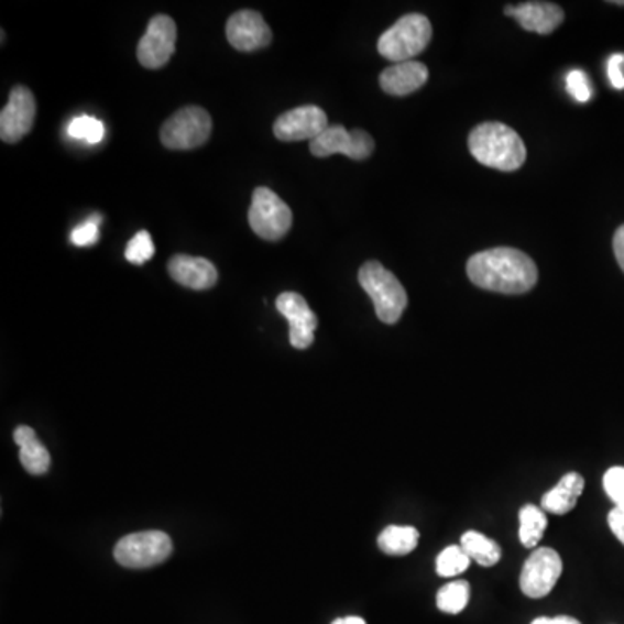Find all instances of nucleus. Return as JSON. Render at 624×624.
Returning <instances> with one entry per match:
<instances>
[{"instance_id": "nucleus-1", "label": "nucleus", "mask_w": 624, "mask_h": 624, "mask_svg": "<svg viewBox=\"0 0 624 624\" xmlns=\"http://www.w3.org/2000/svg\"><path fill=\"white\" fill-rule=\"evenodd\" d=\"M470 282L482 291L505 295H523L538 283L535 261L511 247L484 250L467 262Z\"/></svg>"}, {"instance_id": "nucleus-2", "label": "nucleus", "mask_w": 624, "mask_h": 624, "mask_svg": "<svg viewBox=\"0 0 624 624\" xmlns=\"http://www.w3.org/2000/svg\"><path fill=\"white\" fill-rule=\"evenodd\" d=\"M473 158L485 167L515 172L526 164L527 152L523 138L502 122H484L469 135Z\"/></svg>"}, {"instance_id": "nucleus-3", "label": "nucleus", "mask_w": 624, "mask_h": 624, "mask_svg": "<svg viewBox=\"0 0 624 624\" xmlns=\"http://www.w3.org/2000/svg\"><path fill=\"white\" fill-rule=\"evenodd\" d=\"M358 280L363 291L372 298L380 321L396 325L408 306V294L399 280L376 261L361 265Z\"/></svg>"}, {"instance_id": "nucleus-4", "label": "nucleus", "mask_w": 624, "mask_h": 624, "mask_svg": "<svg viewBox=\"0 0 624 624\" xmlns=\"http://www.w3.org/2000/svg\"><path fill=\"white\" fill-rule=\"evenodd\" d=\"M433 39V25L424 14L412 13L397 20L379 39V53L392 63L413 62Z\"/></svg>"}, {"instance_id": "nucleus-5", "label": "nucleus", "mask_w": 624, "mask_h": 624, "mask_svg": "<svg viewBox=\"0 0 624 624\" xmlns=\"http://www.w3.org/2000/svg\"><path fill=\"white\" fill-rule=\"evenodd\" d=\"M294 216L285 201L270 188H255L249 210L253 233L265 241H280L291 231Z\"/></svg>"}, {"instance_id": "nucleus-6", "label": "nucleus", "mask_w": 624, "mask_h": 624, "mask_svg": "<svg viewBox=\"0 0 624 624\" xmlns=\"http://www.w3.org/2000/svg\"><path fill=\"white\" fill-rule=\"evenodd\" d=\"M172 539L162 530H143L127 535L114 547V560L129 569H146L171 557Z\"/></svg>"}, {"instance_id": "nucleus-7", "label": "nucleus", "mask_w": 624, "mask_h": 624, "mask_svg": "<svg viewBox=\"0 0 624 624\" xmlns=\"http://www.w3.org/2000/svg\"><path fill=\"white\" fill-rule=\"evenodd\" d=\"M212 134V119L200 107H188L172 114L160 131V139L168 150H195L204 146Z\"/></svg>"}, {"instance_id": "nucleus-8", "label": "nucleus", "mask_w": 624, "mask_h": 624, "mask_svg": "<svg viewBox=\"0 0 624 624\" xmlns=\"http://www.w3.org/2000/svg\"><path fill=\"white\" fill-rule=\"evenodd\" d=\"M310 153L318 158H327L335 153H342L351 160L370 158L375 152V141L372 135L361 129L347 131L342 125H330L327 131L310 141Z\"/></svg>"}, {"instance_id": "nucleus-9", "label": "nucleus", "mask_w": 624, "mask_h": 624, "mask_svg": "<svg viewBox=\"0 0 624 624\" xmlns=\"http://www.w3.org/2000/svg\"><path fill=\"white\" fill-rule=\"evenodd\" d=\"M176 21L165 14L152 18L146 33L139 41L138 59L144 68H164L176 53Z\"/></svg>"}, {"instance_id": "nucleus-10", "label": "nucleus", "mask_w": 624, "mask_h": 624, "mask_svg": "<svg viewBox=\"0 0 624 624\" xmlns=\"http://www.w3.org/2000/svg\"><path fill=\"white\" fill-rule=\"evenodd\" d=\"M562 569V559L554 548H536L521 572V590L529 599H543L554 590Z\"/></svg>"}, {"instance_id": "nucleus-11", "label": "nucleus", "mask_w": 624, "mask_h": 624, "mask_svg": "<svg viewBox=\"0 0 624 624\" xmlns=\"http://www.w3.org/2000/svg\"><path fill=\"white\" fill-rule=\"evenodd\" d=\"M37 114V102L32 90L17 86L11 90L8 105L0 113V138L4 143L14 144L32 131Z\"/></svg>"}, {"instance_id": "nucleus-12", "label": "nucleus", "mask_w": 624, "mask_h": 624, "mask_svg": "<svg viewBox=\"0 0 624 624\" xmlns=\"http://www.w3.org/2000/svg\"><path fill=\"white\" fill-rule=\"evenodd\" d=\"M328 127L330 125H328L327 113L315 105H307V107L294 108L283 113L282 117H277L273 131L280 141L292 143V141H304V139L313 141L327 131Z\"/></svg>"}, {"instance_id": "nucleus-13", "label": "nucleus", "mask_w": 624, "mask_h": 624, "mask_svg": "<svg viewBox=\"0 0 624 624\" xmlns=\"http://www.w3.org/2000/svg\"><path fill=\"white\" fill-rule=\"evenodd\" d=\"M226 37L234 50L241 53L264 50L273 42V32L258 11L243 9L229 18L226 25Z\"/></svg>"}, {"instance_id": "nucleus-14", "label": "nucleus", "mask_w": 624, "mask_h": 624, "mask_svg": "<svg viewBox=\"0 0 624 624\" xmlns=\"http://www.w3.org/2000/svg\"><path fill=\"white\" fill-rule=\"evenodd\" d=\"M276 309L291 322V343L295 349H307L315 342L318 318L306 298L295 292H285L276 298Z\"/></svg>"}, {"instance_id": "nucleus-15", "label": "nucleus", "mask_w": 624, "mask_h": 624, "mask_svg": "<svg viewBox=\"0 0 624 624\" xmlns=\"http://www.w3.org/2000/svg\"><path fill=\"white\" fill-rule=\"evenodd\" d=\"M506 17L515 18L518 25L527 32L548 35L562 25L563 14L560 6L554 2H524L518 6H506Z\"/></svg>"}, {"instance_id": "nucleus-16", "label": "nucleus", "mask_w": 624, "mask_h": 624, "mask_svg": "<svg viewBox=\"0 0 624 624\" xmlns=\"http://www.w3.org/2000/svg\"><path fill=\"white\" fill-rule=\"evenodd\" d=\"M168 274L174 282L191 291H208L219 280V273L212 262L191 255H174L168 261Z\"/></svg>"}, {"instance_id": "nucleus-17", "label": "nucleus", "mask_w": 624, "mask_h": 624, "mask_svg": "<svg viewBox=\"0 0 624 624\" xmlns=\"http://www.w3.org/2000/svg\"><path fill=\"white\" fill-rule=\"evenodd\" d=\"M427 80H429V68L418 62L397 63L380 74V87L391 96L413 95L422 89Z\"/></svg>"}, {"instance_id": "nucleus-18", "label": "nucleus", "mask_w": 624, "mask_h": 624, "mask_svg": "<svg viewBox=\"0 0 624 624\" xmlns=\"http://www.w3.org/2000/svg\"><path fill=\"white\" fill-rule=\"evenodd\" d=\"M584 490V479L581 473L569 472L560 479L554 490L548 491L541 499V508L548 514L566 515L574 508Z\"/></svg>"}, {"instance_id": "nucleus-19", "label": "nucleus", "mask_w": 624, "mask_h": 624, "mask_svg": "<svg viewBox=\"0 0 624 624\" xmlns=\"http://www.w3.org/2000/svg\"><path fill=\"white\" fill-rule=\"evenodd\" d=\"M14 441L20 446L21 466L32 475H44L51 469V455L39 441L37 434L33 433L26 425H20L14 430Z\"/></svg>"}, {"instance_id": "nucleus-20", "label": "nucleus", "mask_w": 624, "mask_h": 624, "mask_svg": "<svg viewBox=\"0 0 624 624\" xmlns=\"http://www.w3.org/2000/svg\"><path fill=\"white\" fill-rule=\"evenodd\" d=\"M460 547L469 555L470 560L481 563L484 568H491L502 559V547L499 543L478 530H467L466 535L461 536Z\"/></svg>"}, {"instance_id": "nucleus-21", "label": "nucleus", "mask_w": 624, "mask_h": 624, "mask_svg": "<svg viewBox=\"0 0 624 624\" xmlns=\"http://www.w3.org/2000/svg\"><path fill=\"white\" fill-rule=\"evenodd\" d=\"M420 533L413 526H388L379 536L380 550L387 555H408L418 547Z\"/></svg>"}, {"instance_id": "nucleus-22", "label": "nucleus", "mask_w": 624, "mask_h": 624, "mask_svg": "<svg viewBox=\"0 0 624 624\" xmlns=\"http://www.w3.org/2000/svg\"><path fill=\"white\" fill-rule=\"evenodd\" d=\"M547 529V512L536 505H526L518 512V539L526 548H536Z\"/></svg>"}, {"instance_id": "nucleus-23", "label": "nucleus", "mask_w": 624, "mask_h": 624, "mask_svg": "<svg viewBox=\"0 0 624 624\" xmlns=\"http://www.w3.org/2000/svg\"><path fill=\"white\" fill-rule=\"evenodd\" d=\"M469 581H451L437 592V607L446 614H460L469 605Z\"/></svg>"}, {"instance_id": "nucleus-24", "label": "nucleus", "mask_w": 624, "mask_h": 624, "mask_svg": "<svg viewBox=\"0 0 624 624\" xmlns=\"http://www.w3.org/2000/svg\"><path fill=\"white\" fill-rule=\"evenodd\" d=\"M470 562L472 560L463 548L453 545V547L445 548L437 557L436 571L442 578H455V576L463 574L470 568Z\"/></svg>"}, {"instance_id": "nucleus-25", "label": "nucleus", "mask_w": 624, "mask_h": 624, "mask_svg": "<svg viewBox=\"0 0 624 624\" xmlns=\"http://www.w3.org/2000/svg\"><path fill=\"white\" fill-rule=\"evenodd\" d=\"M68 134L75 139H84L87 143L98 144L105 139V123L95 117H77L68 123Z\"/></svg>"}, {"instance_id": "nucleus-26", "label": "nucleus", "mask_w": 624, "mask_h": 624, "mask_svg": "<svg viewBox=\"0 0 624 624\" xmlns=\"http://www.w3.org/2000/svg\"><path fill=\"white\" fill-rule=\"evenodd\" d=\"M155 255V243H153L152 234L147 231H139L125 249V259L131 264L141 265L144 262L152 261Z\"/></svg>"}, {"instance_id": "nucleus-27", "label": "nucleus", "mask_w": 624, "mask_h": 624, "mask_svg": "<svg viewBox=\"0 0 624 624\" xmlns=\"http://www.w3.org/2000/svg\"><path fill=\"white\" fill-rule=\"evenodd\" d=\"M604 490L616 508L624 511V467H612L605 472Z\"/></svg>"}, {"instance_id": "nucleus-28", "label": "nucleus", "mask_w": 624, "mask_h": 624, "mask_svg": "<svg viewBox=\"0 0 624 624\" xmlns=\"http://www.w3.org/2000/svg\"><path fill=\"white\" fill-rule=\"evenodd\" d=\"M566 89L578 102H588L592 99L593 90L587 74L581 69H572L566 75Z\"/></svg>"}, {"instance_id": "nucleus-29", "label": "nucleus", "mask_w": 624, "mask_h": 624, "mask_svg": "<svg viewBox=\"0 0 624 624\" xmlns=\"http://www.w3.org/2000/svg\"><path fill=\"white\" fill-rule=\"evenodd\" d=\"M99 225H101V217L92 216L87 219L84 225L78 226L72 233V241L77 247L96 245L99 240Z\"/></svg>"}, {"instance_id": "nucleus-30", "label": "nucleus", "mask_w": 624, "mask_h": 624, "mask_svg": "<svg viewBox=\"0 0 624 624\" xmlns=\"http://www.w3.org/2000/svg\"><path fill=\"white\" fill-rule=\"evenodd\" d=\"M609 83L614 89H624V54H612L607 59Z\"/></svg>"}, {"instance_id": "nucleus-31", "label": "nucleus", "mask_w": 624, "mask_h": 624, "mask_svg": "<svg viewBox=\"0 0 624 624\" xmlns=\"http://www.w3.org/2000/svg\"><path fill=\"white\" fill-rule=\"evenodd\" d=\"M607 521L609 527H611L614 536H616V538L624 545V511H620V508H612Z\"/></svg>"}, {"instance_id": "nucleus-32", "label": "nucleus", "mask_w": 624, "mask_h": 624, "mask_svg": "<svg viewBox=\"0 0 624 624\" xmlns=\"http://www.w3.org/2000/svg\"><path fill=\"white\" fill-rule=\"evenodd\" d=\"M612 247H614V255H616L617 264H620L621 270L624 271V226H621L616 234H614Z\"/></svg>"}, {"instance_id": "nucleus-33", "label": "nucleus", "mask_w": 624, "mask_h": 624, "mask_svg": "<svg viewBox=\"0 0 624 624\" xmlns=\"http://www.w3.org/2000/svg\"><path fill=\"white\" fill-rule=\"evenodd\" d=\"M530 624H581L580 621L569 616L538 617Z\"/></svg>"}, {"instance_id": "nucleus-34", "label": "nucleus", "mask_w": 624, "mask_h": 624, "mask_svg": "<svg viewBox=\"0 0 624 624\" xmlns=\"http://www.w3.org/2000/svg\"><path fill=\"white\" fill-rule=\"evenodd\" d=\"M331 624H366V621H364L363 617L349 616L339 617V620H335Z\"/></svg>"}, {"instance_id": "nucleus-35", "label": "nucleus", "mask_w": 624, "mask_h": 624, "mask_svg": "<svg viewBox=\"0 0 624 624\" xmlns=\"http://www.w3.org/2000/svg\"><path fill=\"white\" fill-rule=\"evenodd\" d=\"M611 4L624 6V0H617V2H611Z\"/></svg>"}]
</instances>
